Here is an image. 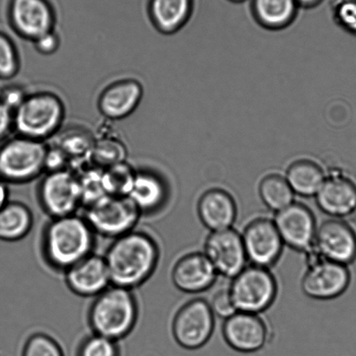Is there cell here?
Wrapping results in <instances>:
<instances>
[{
    "label": "cell",
    "mask_w": 356,
    "mask_h": 356,
    "mask_svg": "<svg viewBox=\"0 0 356 356\" xmlns=\"http://www.w3.org/2000/svg\"><path fill=\"white\" fill-rule=\"evenodd\" d=\"M76 175L78 177L80 197L84 207L93 204L107 195L103 185L102 169L93 166L76 172Z\"/></svg>",
    "instance_id": "4dcf8cb0"
},
{
    "label": "cell",
    "mask_w": 356,
    "mask_h": 356,
    "mask_svg": "<svg viewBox=\"0 0 356 356\" xmlns=\"http://www.w3.org/2000/svg\"><path fill=\"white\" fill-rule=\"evenodd\" d=\"M77 356H121L118 341L93 334L79 344Z\"/></svg>",
    "instance_id": "1f68e13d"
},
{
    "label": "cell",
    "mask_w": 356,
    "mask_h": 356,
    "mask_svg": "<svg viewBox=\"0 0 356 356\" xmlns=\"http://www.w3.org/2000/svg\"><path fill=\"white\" fill-rule=\"evenodd\" d=\"M142 97L143 87L137 80H120L103 90L98 106L100 113L108 120H121L137 109Z\"/></svg>",
    "instance_id": "ffe728a7"
},
{
    "label": "cell",
    "mask_w": 356,
    "mask_h": 356,
    "mask_svg": "<svg viewBox=\"0 0 356 356\" xmlns=\"http://www.w3.org/2000/svg\"><path fill=\"white\" fill-rule=\"evenodd\" d=\"M334 17L343 30L356 37V0H336Z\"/></svg>",
    "instance_id": "e575fe53"
},
{
    "label": "cell",
    "mask_w": 356,
    "mask_h": 356,
    "mask_svg": "<svg viewBox=\"0 0 356 356\" xmlns=\"http://www.w3.org/2000/svg\"><path fill=\"white\" fill-rule=\"evenodd\" d=\"M232 279L229 291L237 312L259 315L277 298V279L268 268L252 264Z\"/></svg>",
    "instance_id": "8992f818"
},
{
    "label": "cell",
    "mask_w": 356,
    "mask_h": 356,
    "mask_svg": "<svg viewBox=\"0 0 356 356\" xmlns=\"http://www.w3.org/2000/svg\"><path fill=\"white\" fill-rule=\"evenodd\" d=\"M198 214L211 232L231 228L237 216L235 199L222 188H211L199 200Z\"/></svg>",
    "instance_id": "44dd1931"
},
{
    "label": "cell",
    "mask_w": 356,
    "mask_h": 356,
    "mask_svg": "<svg viewBox=\"0 0 356 356\" xmlns=\"http://www.w3.org/2000/svg\"><path fill=\"white\" fill-rule=\"evenodd\" d=\"M299 6L313 7L318 5L322 0H295Z\"/></svg>",
    "instance_id": "b9f144b4"
},
{
    "label": "cell",
    "mask_w": 356,
    "mask_h": 356,
    "mask_svg": "<svg viewBox=\"0 0 356 356\" xmlns=\"http://www.w3.org/2000/svg\"><path fill=\"white\" fill-rule=\"evenodd\" d=\"M193 9V0H149L150 19L157 30L171 34L187 23Z\"/></svg>",
    "instance_id": "603a6c76"
},
{
    "label": "cell",
    "mask_w": 356,
    "mask_h": 356,
    "mask_svg": "<svg viewBox=\"0 0 356 356\" xmlns=\"http://www.w3.org/2000/svg\"><path fill=\"white\" fill-rule=\"evenodd\" d=\"M94 243L95 234L85 218L76 214L52 218L42 238L45 259L64 271L93 254Z\"/></svg>",
    "instance_id": "7a4b0ae2"
},
{
    "label": "cell",
    "mask_w": 356,
    "mask_h": 356,
    "mask_svg": "<svg viewBox=\"0 0 356 356\" xmlns=\"http://www.w3.org/2000/svg\"><path fill=\"white\" fill-rule=\"evenodd\" d=\"M232 1L240 2V1H243V0H232Z\"/></svg>",
    "instance_id": "7bdbcfd3"
},
{
    "label": "cell",
    "mask_w": 356,
    "mask_h": 356,
    "mask_svg": "<svg viewBox=\"0 0 356 356\" xmlns=\"http://www.w3.org/2000/svg\"><path fill=\"white\" fill-rule=\"evenodd\" d=\"M242 237L247 261L252 264L270 268L281 257L284 243L273 220H253L244 229Z\"/></svg>",
    "instance_id": "4fadbf2b"
},
{
    "label": "cell",
    "mask_w": 356,
    "mask_h": 356,
    "mask_svg": "<svg viewBox=\"0 0 356 356\" xmlns=\"http://www.w3.org/2000/svg\"><path fill=\"white\" fill-rule=\"evenodd\" d=\"M351 282L350 266L323 259L314 252L302 277V289L309 298L327 301L343 296Z\"/></svg>",
    "instance_id": "ba28073f"
},
{
    "label": "cell",
    "mask_w": 356,
    "mask_h": 356,
    "mask_svg": "<svg viewBox=\"0 0 356 356\" xmlns=\"http://www.w3.org/2000/svg\"><path fill=\"white\" fill-rule=\"evenodd\" d=\"M22 356H65L61 345L43 333L31 334L23 348Z\"/></svg>",
    "instance_id": "d6a6232c"
},
{
    "label": "cell",
    "mask_w": 356,
    "mask_h": 356,
    "mask_svg": "<svg viewBox=\"0 0 356 356\" xmlns=\"http://www.w3.org/2000/svg\"><path fill=\"white\" fill-rule=\"evenodd\" d=\"M65 106L54 93L29 94L13 111V129L19 136L44 142L61 130Z\"/></svg>",
    "instance_id": "277c9868"
},
{
    "label": "cell",
    "mask_w": 356,
    "mask_h": 356,
    "mask_svg": "<svg viewBox=\"0 0 356 356\" xmlns=\"http://www.w3.org/2000/svg\"><path fill=\"white\" fill-rule=\"evenodd\" d=\"M316 198L320 211L330 218L347 219L356 214V178L334 170L326 176Z\"/></svg>",
    "instance_id": "2e32d148"
},
{
    "label": "cell",
    "mask_w": 356,
    "mask_h": 356,
    "mask_svg": "<svg viewBox=\"0 0 356 356\" xmlns=\"http://www.w3.org/2000/svg\"><path fill=\"white\" fill-rule=\"evenodd\" d=\"M9 188L6 181H0V209L9 202Z\"/></svg>",
    "instance_id": "60d3db41"
},
{
    "label": "cell",
    "mask_w": 356,
    "mask_h": 356,
    "mask_svg": "<svg viewBox=\"0 0 356 356\" xmlns=\"http://www.w3.org/2000/svg\"><path fill=\"white\" fill-rule=\"evenodd\" d=\"M259 194L263 204L275 212L293 204L295 195L286 178L277 174H270L261 181Z\"/></svg>",
    "instance_id": "4316f807"
},
{
    "label": "cell",
    "mask_w": 356,
    "mask_h": 356,
    "mask_svg": "<svg viewBox=\"0 0 356 356\" xmlns=\"http://www.w3.org/2000/svg\"><path fill=\"white\" fill-rule=\"evenodd\" d=\"M313 250L323 259L344 265L356 261V229L347 219L331 218L316 230Z\"/></svg>",
    "instance_id": "8fae6325"
},
{
    "label": "cell",
    "mask_w": 356,
    "mask_h": 356,
    "mask_svg": "<svg viewBox=\"0 0 356 356\" xmlns=\"http://www.w3.org/2000/svg\"><path fill=\"white\" fill-rule=\"evenodd\" d=\"M13 129V111L0 102V141L5 139Z\"/></svg>",
    "instance_id": "ab89813d"
},
{
    "label": "cell",
    "mask_w": 356,
    "mask_h": 356,
    "mask_svg": "<svg viewBox=\"0 0 356 356\" xmlns=\"http://www.w3.org/2000/svg\"><path fill=\"white\" fill-rule=\"evenodd\" d=\"M94 139L82 129H71L61 135L57 146L64 152L70 162L91 159Z\"/></svg>",
    "instance_id": "83f0119b"
},
{
    "label": "cell",
    "mask_w": 356,
    "mask_h": 356,
    "mask_svg": "<svg viewBox=\"0 0 356 356\" xmlns=\"http://www.w3.org/2000/svg\"><path fill=\"white\" fill-rule=\"evenodd\" d=\"M209 305L214 315L219 316V318L228 319L237 312L229 289H223L216 293Z\"/></svg>",
    "instance_id": "d590c367"
},
{
    "label": "cell",
    "mask_w": 356,
    "mask_h": 356,
    "mask_svg": "<svg viewBox=\"0 0 356 356\" xmlns=\"http://www.w3.org/2000/svg\"><path fill=\"white\" fill-rule=\"evenodd\" d=\"M214 330V313L203 299L187 302L178 310L173 321L174 339L188 350H199L207 344Z\"/></svg>",
    "instance_id": "9c48e42d"
},
{
    "label": "cell",
    "mask_w": 356,
    "mask_h": 356,
    "mask_svg": "<svg viewBox=\"0 0 356 356\" xmlns=\"http://www.w3.org/2000/svg\"><path fill=\"white\" fill-rule=\"evenodd\" d=\"M217 275L204 253L193 252L177 261L173 268L172 280L180 291L195 294L212 287Z\"/></svg>",
    "instance_id": "d6986e66"
},
{
    "label": "cell",
    "mask_w": 356,
    "mask_h": 356,
    "mask_svg": "<svg viewBox=\"0 0 356 356\" xmlns=\"http://www.w3.org/2000/svg\"><path fill=\"white\" fill-rule=\"evenodd\" d=\"M47 146L44 142L19 136L0 148V180L23 184L44 172Z\"/></svg>",
    "instance_id": "5b68a950"
},
{
    "label": "cell",
    "mask_w": 356,
    "mask_h": 356,
    "mask_svg": "<svg viewBox=\"0 0 356 356\" xmlns=\"http://www.w3.org/2000/svg\"><path fill=\"white\" fill-rule=\"evenodd\" d=\"M204 254L218 275L233 278L247 266L242 235L232 228L212 232L205 242Z\"/></svg>",
    "instance_id": "7c38bea8"
},
{
    "label": "cell",
    "mask_w": 356,
    "mask_h": 356,
    "mask_svg": "<svg viewBox=\"0 0 356 356\" xmlns=\"http://www.w3.org/2000/svg\"><path fill=\"white\" fill-rule=\"evenodd\" d=\"M274 222L284 244L295 250L311 252L317 227L310 209L294 202L277 212Z\"/></svg>",
    "instance_id": "9a60e30c"
},
{
    "label": "cell",
    "mask_w": 356,
    "mask_h": 356,
    "mask_svg": "<svg viewBox=\"0 0 356 356\" xmlns=\"http://www.w3.org/2000/svg\"><path fill=\"white\" fill-rule=\"evenodd\" d=\"M8 16L20 37L34 41L54 31L55 10L49 0H10Z\"/></svg>",
    "instance_id": "5bb4252c"
},
{
    "label": "cell",
    "mask_w": 356,
    "mask_h": 356,
    "mask_svg": "<svg viewBox=\"0 0 356 356\" xmlns=\"http://www.w3.org/2000/svg\"><path fill=\"white\" fill-rule=\"evenodd\" d=\"M253 13L258 22L270 29L288 26L297 13L295 0H252Z\"/></svg>",
    "instance_id": "d4e9b609"
},
{
    "label": "cell",
    "mask_w": 356,
    "mask_h": 356,
    "mask_svg": "<svg viewBox=\"0 0 356 356\" xmlns=\"http://www.w3.org/2000/svg\"><path fill=\"white\" fill-rule=\"evenodd\" d=\"M33 225V216L26 204L9 202L0 209V240L17 242L26 237Z\"/></svg>",
    "instance_id": "cb8c5ba5"
},
{
    "label": "cell",
    "mask_w": 356,
    "mask_h": 356,
    "mask_svg": "<svg viewBox=\"0 0 356 356\" xmlns=\"http://www.w3.org/2000/svg\"><path fill=\"white\" fill-rule=\"evenodd\" d=\"M141 215L128 197L107 195L86 206L83 218L95 235L115 239L134 230Z\"/></svg>",
    "instance_id": "52a82bcc"
},
{
    "label": "cell",
    "mask_w": 356,
    "mask_h": 356,
    "mask_svg": "<svg viewBox=\"0 0 356 356\" xmlns=\"http://www.w3.org/2000/svg\"><path fill=\"white\" fill-rule=\"evenodd\" d=\"M127 149L117 138H102L94 141L91 161L100 169L125 162Z\"/></svg>",
    "instance_id": "f546056e"
},
{
    "label": "cell",
    "mask_w": 356,
    "mask_h": 356,
    "mask_svg": "<svg viewBox=\"0 0 356 356\" xmlns=\"http://www.w3.org/2000/svg\"><path fill=\"white\" fill-rule=\"evenodd\" d=\"M27 95L28 94L20 86H8L0 94V102L14 111L24 102Z\"/></svg>",
    "instance_id": "74e56055"
},
{
    "label": "cell",
    "mask_w": 356,
    "mask_h": 356,
    "mask_svg": "<svg viewBox=\"0 0 356 356\" xmlns=\"http://www.w3.org/2000/svg\"><path fill=\"white\" fill-rule=\"evenodd\" d=\"M38 195L42 208L52 218L76 214L82 206L78 177L71 170L47 172Z\"/></svg>",
    "instance_id": "30bf717a"
},
{
    "label": "cell",
    "mask_w": 356,
    "mask_h": 356,
    "mask_svg": "<svg viewBox=\"0 0 356 356\" xmlns=\"http://www.w3.org/2000/svg\"><path fill=\"white\" fill-rule=\"evenodd\" d=\"M34 47L40 54L43 55H51L54 54L59 47L61 40L54 31L43 35L33 41Z\"/></svg>",
    "instance_id": "f35d334b"
},
{
    "label": "cell",
    "mask_w": 356,
    "mask_h": 356,
    "mask_svg": "<svg viewBox=\"0 0 356 356\" xmlns=\"http://www.w3.org/2000/svg\"><path fill=\"white\" fill-rule=\"evenodd\" d=\"M155 239L142 232H132L114 239L104 258L111 285L132 289L148 281L159 263Z\"/></svg>",
    "instance_id": "6da1fadb"
},
{
    "label": "cell",
    "mask_w": 356,
    "mask_h": 356,
    "mask_svg": "<svg viewBox=\"0 0 356 356\" xmlns=\"http://www.w3.org/2000/svg\"><path fill=\"white\" fill-rule=\"evenodd\" d=\"M20 71V58L12 40L0 31V79H10Z\"/></svg>",
    "instance_id": "836d02e7"
},
{
    "label": "cell",
    "mask_w": 356,
    "mask_h": 356,
    "mask_svg": "<svg viewBox=\"0 0 356 356\" xmlns=\"http://www.w3.org/2000/svg\"><path fill=\"white\" fill-rule=\"evenodd\" d=\"M325 177V173L316 163L301 160L289 167L285 178L295 194L310 197H316Z\"/></svg>",
    "instance_id": "484cf974"
},
{
    "label": "cell",
    "mask_w": 356,
    "mask_h": 356,
    "mask_svg": "<svg viewBox=\"0 0 356 356\" xmlns=\"http://www.w3.org/2000/svg\"><path fill=\"white\" fill-rule=\"evenodd\" d=\"M69 159L59 146L47 147L45 152L44 169L47 172H58L68 168ZM69 170V169H68Z\"/></svg>",
    "instance_id": "8d00e7d4"
},
{
    "label": "cell",
    "mask_w": 356,
    "mask_h": 356,
    "mask_svg": "<svg viewBox=\"0 0 356 356\" xmlns=\"http://www.w3.org/2000/svg\"><path fill=\"white\" fill-rule=\"evenodd\" d=\"M127 197L141 214L155 211L167 200L165 181L149 170L136 172L134 184Z\"/></svg>",
    "instance_id": "7402d4cb"
},
{
    "label": "cell",
    "mask_w": 356,
    "mask_h": 356,
    "mask_svg": "<svg viewBox=\"0 0 356 356\" xmlns=\"http://www.w3.org/2000/svg\"><path fill=\"white\" fill-rule=\"evenodd\" d=\"M70 291L83 298H96L111 286L104 257L91 254L65 271Z\"/></svg>",
    "instance_id": "ac0fdd59"
},
{
    "label": "cell",
    "mask_w": 356,
    "mask_h": 356,
    "mask_svg": "<svg viewBox=\"0 0 356 356\" xmlns=\"http://www.w3.org/2000/svg\"><path fill=\"white\" fill-rule=\"evenodd\" d=\"M136 170L127 162L102 170V181L106 193L115 197H127L134 184Z\"/></svg>",
    "instance_id": "f1b7e54d"
},
{
    "label": "cell",
    "mask_w": 356,
    "mask_h": 356,
    "mask_svg": "<svg viewBox=\"0 0 356 356\" xmlns=\"http://www.w3.org/2000/svg\"><path fill=\"white\" fill-rule=\"evenodd\" d=\"M222 333L230 348L247 354L263 350L270 334L266 322L258 314L240 312L225 320Z\"/></svg>",
    "instance_id": "e0dca14e"
},
{
    "label": "cell",
    "mask_w": 356,
    "mask_h": 356,
    "mask_svg": "<svg viewBox=\"0 0 356 356\" xmlns=\"http://www.w3.org/2000/svg\"><path fill=\"white\" fill-rule=\"evenodd\" d=\"M137 301L131 289L111 285L94 299L88 314L94 334L109 339H123L138 319Z\"/></svg>",
    "instance_id": "3957f363"
}]
</instances>
